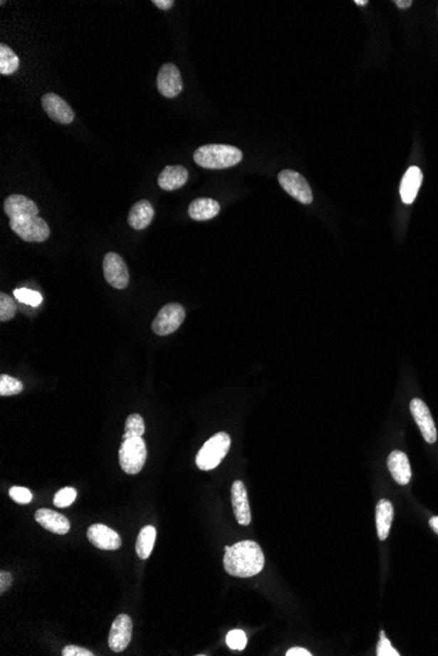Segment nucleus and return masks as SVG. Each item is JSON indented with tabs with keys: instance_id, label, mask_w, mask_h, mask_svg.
Masks as SVG:
<instances>
[{
	"instance_id": "f257e3e1",
	"label": "nucleus",
	"mask_w": 438,
	"mask_h": 656,
	"mask_svg": "<svg viewBox=\"0 0 438 656\" xmlns=\"http://www.w3.org/2000/svg\"><path fill=\"white\" fill-rule=\"evenodd\" d=\"M224 549V567L229 575L251 578L264 568V553L257 542L244 540Z\"/></svg>"
},
{
	"instance_id": "f03ea898",
	"label": "nucleus",
	"mask_w": 438,
	"mask_h": 656,
	"mask_svg": "<svg viewBox=\"0 0 438 656\" xmlns=\"http://www.w3.org/2000/svg\"><path fill=\"white\" fill-rule=\"evenodd\" d=\"M193 159L196 164L207 169H226L239 164L243 152L230 144H207L196 149Z\"/></svg>"
},
{
	"instance_id": "7ed1b4c3",
	"label": "nucleus",
	"mask_w": 438,
	"mask_h": 656,
	"mask_svg": "<svg viewBox=\"0 0 438 656\" xmlns=\"http://www.w3.org/2000/svg\"><path fill=\"white\" fill-rule=\"evenodd\" d=\"M231 447V439L226 433H218L212 436L207 443L202 445L196 457V464L201 470H212L218 467L226 457L227 452Z\"/></svg>"
},
{
	"instance_id": "20e7f679",
	"label": "nucleus",
	"mask_w": 438,
	"mask_h": 656,
	"mask_svg": "<svg viewBox=\"0 0 438 656\" xmlns=\"http://www.w3.org/2000/svg\"><path fill=\"white\" fill-rule=\"evenodd\" d=\"M120 465L127 475H138L147 459V447L142 438L122 440L120 447Z\"/></svg>"
},
{
	"instance_id": "39448f33",
	"label": "nucleus",
	"mask_w": 438,
	"mask_h": 656,
	"mask_svg": "<svg viewBox=\"0 0 438 656\" xmlns=\"http://www.w3.org/2000/svg\"><path fill=\"white\" fill-rule=\"evenodd\" d=\"M9 227L26 243H43L50 236L48 223L38 215L9 219Z\"/></svg>"
},
{
	"instance_id": "423d86ee",
	"label": "nucleus",
	"mask_w": 438,
	"mask_h": 656,
	"mask_svg": "<svg viewBox=\"0 0 438 656\" xmlns=\"http://www.w3.org/2000/svg\"><path fill=\"white\" fill-rule=\"evenodd\" d=\"M184 319L185 310L182 304H166L152 321L151 328L157 336H170L182 327Z\"/></svg>"
},
{
	"instance_id": "0eeeda50",
	"label": "nucleus",
	"mask_w": 438,
	"mask_h": 656,
	"mask_svg": "<svg viewBox=\"0 0 438 656\" xmlns=\"http://www.w3.org/2000/svg\"><path fill=\"white\" fill-rule=\"evenodd\" d=\"M278 182L290 197L297 199L302 205H310L314 201L313 190L306 179L291 169H285L278 173Z\"/></svg>"
},
{
	"instance_id": "6e6552de",
	"label": "nucleus",
	"mask_w": 438,
	"mask_h": 656,
	"mask_svg": "<svg viewBox=\"0 0 438 656\" xmlns=\"http://www.w3.org/2000/svg\"><path fill=\"white\" fill-rule=\"evenodd\" d=\"M103 270L104 277L112 287L124 290L129 286V270L121 255L113 252L107 253L103 261Z\"/></svg>"
},
{
	"instance_id": "1a4fd4ad",
	"label": "nucleus",
	"mask_w": 438,
	"mask_h": 656,
	"mask_svg": "<svg viewBox=\"0 0 438 656\" xmlns=\"http://www.w3.org/2000/svg\"><path fill=\"white\" fill-rule=\"evenodd\" d=\"M157 90L166 99L177 97L182 90V78L180 70L174 63H166L160 67L157 79Z\"/></svg>"
},
{
	"instance_id": "9d476101",
	"label": "nucleus",
	"mask_w": 438,
	"mask_h": 656,
	"mask_svg": "<svg viewBox=\"0 0 438 656\" xmlns=\"http://www.w3.org/2000/svg\"><path fill=\"white\" fill-rule=\"evenodd\" d=\"M132 635V621L127 615H117L112 623L108 645L113 652H122L129 646Z\"/></svg>"
},
{
	"instance_id": "9b49d317",
	"label": "nucleus",
	"mask_w": 438,
	"mask_h": 656,
	"mask_svg": "<svg viewBox=\"0 0 438 656\" xmlns=\"http://www.w3.org/2000/svg\"><path fill=\"white\" fill-rule=\"evenodd\" d=\"M41 105L46 115H49L50 120L54 122L61 123V125H68L73 122L75 118L74 110L67 104L65 100L62 99L56 93H46L43 95L41 99Z\"/></svg>"
},
{
	"instance_id": "f8f14e48",
	"label": "nucleus",
	"mask_w": 438,
	"mask_h": 656,
	"mask_svg": "<svg viewBox=\"0 0 438 656\" xmlns=\"http://www.w3.org/2000/svg\"><path fill=\"white\" fill-rule=\"evenodd\" d=\"M410 408H411V413H412L414 422L417 423V426L420 428L425 442H428L429 444L436 443V440H437V428H436L433 417L430 414L428 406L425 405V402L419 400V398H414L411 401Z\"/></svg>"
},
{
	"instance_id": "ddd939ff",
	"label": "nucleus",
	"mask_w": 438,
	"mask_h": 656,
	"mask_svg": "<svg viewBox=\"0 0 438 656\" xmlns=\"http://www.w3.org/2000/svg\"><path fill=\"white\" fill-rule=\"evenodd\" d=\"M87 539L98 549L117 550L122 545L120 534L104 524L91 525L87 531Z\"/></svg>"
},
{
	"instance_id": "4468645a",
	"label": "nucleus",
	"mask_w": 438,
	"mask_h": 656,
	"mask_svg": "<svg viewBox=\"0 0 438 656\" xmlns=\"http://www.w3.org/2000/svg\"><path fill=\"white\" fill-rule=\"evenodd\" d=\"M231 502L235 519L240 525H249L251 509H249V492L243 481H235L231 486Z\"/></svg>"
},
{
	"instance_id": "2eb2a0df",
	"label": "nucleus",
	"mask_w": 438,
	"mask_h": 656,
	"mask_svg": "<svg viewBox=\"0 0 438 656\" xmlns=\"http://www.w3.org/2000/svg\"><path fill=\"white\" fill-rule=\"evenodd\" d=\"M4 213L9 216V219H16L38 215L40 210L32 199L21 194H12L4 201Z\"/></svg>"
},
{
	"instance_id": "dca6fc26",
	"label": "nucleus",
	"mask_w": 438,
	"mask_h": 656,
	"mask_svg": "<svg viewBox=\"0 0 438 656\" xmlns=\"http://www.w3.org/2000/svg\"><path fill=\"white\" fill-rule=\"evenodd\" d=\"M34 519L42 528L56 534H66L70 531V522L67 517L53 509H41L36 511Z\"/></svg>"
},
{
	"instance_id": "f3484780",
	"label": "nucleus",
	"mask_w": 438,
	"mask_h": 656,
	"mask_svg": "<svg viewBox=\"0 0 438 656\" xmlns=\"http://www.w3.org/2000/svg\"><path fill=\"white\" fill-rule=\"evenodd\" d=\"M188 177L189 173L182 165H168L163 169V172L160 173L157 184L166 191H174L182 188L187 184Z\"/></svg>"
},
{
	"instance_id": "a211bd4d",
	"label": "nucleus",
	"mask_w": 438,
	"mask_h": 656,
	"mask_svg": "<svg viewBox=\"0 0 438 656\" xmlns=\"http://www.w3.org/2000/svg\"><path fill=\"white\" fill-rule=\"evenodd\" d=\"M387 465H389L391 476L397 481V484L402 485V486L410 484L412 472H411L410 460L407 457L405 452H391L389 460H387Z\"/></svg>"
},
{
	"instance_id": "6ab92c4d",
	"label": "nucleus",
	"mask_w": 438,
	"mask_h": 656,
	"mask_svg": "<svg viewBox=\"0 0 438 656\" xmlns=\"http://www.w3.org/2000/svg\"><path fill=\"white\" fill-rule=\"evenodd\" d=\"M155 216L154 207L149 201L142 199L132 206L129 213L127 222L132 230L142 231L147 228Z\"/></svg>"
},
{
	"instance_id": "aec40b11",
	"label": "nucleus",
	"mask_w": 438,
	"mask_h": 656,
	"mask_svg": "<svg viewBox=\"0 0 438 656\" xmlns=\"http://www.w3.org/2000/svg\"><path fill=\"white\" fill-rule=\"evenodd\" d=\"M422 173L420 168L411 166L405 173L403 180L400 184V197H402V201L405 203L411 205L414 202V198L417 197V193H419V189L422 186Z\"/></svg>"
},
{
	"instance_id": "412c9836",
	"label": "nucleus",
	"mask_w": 438,
	"mask_h": 656,
	"mask_svg": "<svg viewBox=\"0 0 438 656\" xmlns=\"http://www.w3.org/2000/svg\"><path fill=\"white\" fill-rule=\"evenodd\" d=\"M221 211L219 203L212 198H197L190 203L188 213L193 221L205 222L215 218Z\"/></svg>"
},
{
	"instance_id": "4be33fe9",
	"label": "nucleus",
	"mask_w": 438,
	"mask_h": 656,
	"mask_svg": "<svg viewBox=\"0 0 438 656\" xmlns=\"http://www.w3.org/2000/svg\"><path fill=\"white\" fill-rule=\"evenodd\" d=\"M377 517V532L380 541H385L389 537L390 529L394 519V507L389 499H380L375 509Z\"/></svg>"
},
{
	"instance_id": "5701e85b",
	"label": "nucleus",
	"mask_w": 438,
	"mask_h": 656,
	"mask_svg": "<svg viewBox=\"0 0 438 656\" xmlns=\"http://www.w3.org/2000/svg\"><path fill=\"white\" fill-rule=\"evenodd\" d=\"M155 540H157L155 527L146 525L145 528H142L141 532L138 534V539H137V545H135L138 557L141 559H147L152 553Z\"/></svg>"
},
{
	"instance_id": "b1692460",
	"label": "nucleus",
	"mask_w": 438,
	"mask_h": 656,
	"mask_svg": "<svg viewBox=\"0 0 438 656\" xmlns=\"http://www.w3.org/2000/svg\"><path fill=\"white\" fill-rule=\"evenodd\" d=\"M20 67L16 53L7 45H0V74L14 75Z\"/></svg>"
},
{
	"instance_id": "393cba45",
	"label": "nucleus",
	"mask_w": 438,
	"mask_h": 656,
	"mask_svg": "<svg viewBox=\"0 0 438 656\" xmlns=\"http://www.w3.org/2000/svg\"><path fill=\"white\" fill-rule=\"evenodd\" d=\"M146 431L145 419L140 414H132L126 419L125 423L124 440L132 438H142Z\"/></svg>"
},
{
	"instance_id": "a878e982",
	"label": "nucleus",
	"mask_w": 438,
	"mask_h": 656,
	"mask_svg": "<svg viewBox=\"0 0 438 656\" xmlns=\"http://www.w3.org/2000/svg\"><path fill=\"white\" fill-rule=\"evenodd\" d=\"M17 312V304L14 297L1 292L0 294V321L12 320Z\"/></svg>"
},
{
	"instance_id": "bb28decb",
	"label": "nucleus",
	"mask_w": 438,
	"mask_h": 656,
	"mask_svg": "<svg viewBox=\"0 0 438 656\" xmlns=\"http://www.w3.org/2000/svg\"><path fill=\"white\" fill-rule=\"evenodd\" d=\"M23 392V383L17 379L1 375L0 376V396H15Z\"/></svg>"
},
{
	"instance_id": "cd10ccee",
	"label": "nucleus",
	"mask_w": 438,
	"mask_h": 656,
	"mask_svg": "<svg viewBox=\"0 0 438 656\" xmlns=\"http://www.w3.org/2000/svg\"><path fill=\"white\" fill-rule=\"evenodd\" d=\"M14 294L19 302L32 305V307H37L42 302V296L38 292L28 290V288H17Z\"/></svg>"
},
{
	"instance_id": "c85d7f7f",
	"label": "nucleus",
	"mask_w": 438,
	"mask_h": 656,
	"mask_svg": "<svg viewBox=\"0 0 438 656\" xmlns=\"http://www.w3.org/2000/svg\"><path fill=\"white\" fill-rule=\"evenodd\" d=\"M75 499H76V490L74 487H65L54 495V504L61 509H66L74 503Z\"/></svg>"
},
{
	"instance_id": "c756f323",
	"label": "nucleus",
	"mask_w": 438,
	"mask_h": 656,
	"mask_svg": "<svg viewBox=\"0 0 438 656\" xmlns=\"http://www.w3.org/2000/svg\"><path fill=\"white\" fill-rule=\"evenodd\" d=\"M226 643L231 650L241 651L247 646V635L241 630H231L226 637Z\"/></svg>"
},
{
	"instance_id": "7c9ffc66",
	"label": "nucleus",
	"mask_w": 438,
	"mask_h": 656,
	"mask_svg": "<svg viewBox=\"0 0 438 656\" xmlns=\"http://www.w3.org/2000/svg\"><path fill=\"white\" fill-rule=\"evenodd\" d=\"M9 497L19 504H28L33 499V495H32V492H29V489H25L21 486L11 487L9 489Z\"/></svg>"
},
{
	"instance_id": "2f4dec72",
	"label": "nucleus",
	"mask_w": 438,
	"mask_h": 656,
	"mask_svg": "<svg viewBox=\"0 0 438 656\" xmlns=\"http://www.w3.org/2000/svg\"><path fill=\"white\" fill-rule=\"evenodd\" d=\"M377 655L378 656H399L400 654L397 652L395 648L391 646L390 640L386 638V634L385 632H380V642H378V647H377Z\"/></svg>"
},
{
	"instance_id": "473e14b6",
	"label": "nucleus",
	"mask_w": 438,
	"mask_h": 656,
	"mask_svg": "<svg viewBox=\"0 0 438 656\" xmlns=\"http://www.w3.org/2000/svg\"><path fill=\"white\" fill-rule=\"evenodd\" d=\"M62 655L63 656H93L95 654L91 652L90 650H85L83 647H78V646H74V645H70V646H66L63 648L62 651Z\"/></svg>"
},
{
	"instance_id": "72a5a7b5",
	"label": "nucleus",
	"mask_w": 438,
	"mask_h": 656,
	"mask_svg": "<svg viewBox=\"0 0 438 656\" xmlns=\"http://www.w3.org/2000/svg\"><path fill=\"white\" fill-rule=\"evenodd\" d=\"M12 584V575L7 571L0 573V593H4Z\"/></svg>"
},
{
	"instance_id": "f704fd0d",
	"label": "nucleus",
	"mask_w": 438,
	"mask_h": 656,
	"mask_svg": "<svg viewBox=\"0 0 438 656\" xmlns=\"http://www.w3.org/2000/svg\"><path fill=\"white\" fill-rule=\"evenodd\" d=\"M313 654L306 650V648L302 647H294L290 648L289 651L286 652V656H311Z\"/></svg>"
},
{
	"instance_id": "c9c22d12",
	"label": "nucleus",
	"mask_w": 438,
	"mask_h": 656,
	"mask_svg": "<svg viewBox=\"0 0 438 656\" xmlns=\"http://www.w3.org/2000/svg\"><path fill=\"white\" fill-rule=\"evenodd\" d=\"M152 4H155L157 9L168 11L174 7V0H154Z\"/></svg>"
},
{
	"instance_id": "e433bc0d",
	"label": "nucleus",
	"mask_w": 438,
	"mask_h": 656,
	"mask_svg": "<svg viewBox=\"0 0 438 656\" xmlns=\"http://www.w3.org/2000/svg\"><path fill=\"white\" fill-rule=\"evenodd\" d=\"M397 9H407L412 6V0H395Z\"/></svg>"
},
{
	"instance_id": "4c0bfd02",
	"label": "nucleus",
	"mask_w": 438,
	"mask_h": 656,
	"mask_svg": "<svg viewBox=\"0 0 438 656\" xmlns=\"http://www.w3.org/2000/svg\"><path fill=\"white\" fill-rule=\"evenodd\" d=\"M430 528L438 534V517H433L429 520Z\"/></svg>"
},
{
	"instance_id": "58836bf2",
	"label": "nucleus",
	"mask_w": 438,
	"mask_h": 656,
	"mask_svg": "<svg viewBox=\"0 0 438 656\" xmlns=\"http://www.w3.org/2000/svg\"><path fill=\"white\" fill-rule=\"evenodd\" d=\"M367 3H369L367 0H355V4L360 6V7H364V6H366Z\"/></svg>"
}]
</instances>
